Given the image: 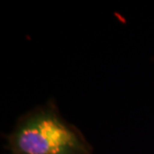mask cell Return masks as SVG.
I'll list each match as a JSON object with an SVG mask.
<instances>
[{
  "instance_id": "cell-1",
  "label": "cell",
  "mask_w": 154,
  "mask_h": 154,
  "mask_svg": "<svg viewBox=\"0 0 154 154\" xmlns=\"http://www.w3.org/2000/svg\"><path fill=\"white\" fill-rule=\"evenodd\" d=\"M6 141L11 154H93L83 132L65 119L54 100L23 113Z\"/></svg>"
}]
</instances>
